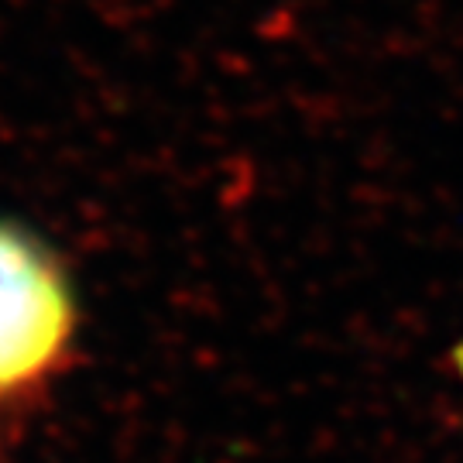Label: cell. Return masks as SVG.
<instances>
[{
  "label": "cell",
  "instance_id": "6da1fadb",
  "mask_svg": "<svg viewBox=\"0 0 463 463\" xmlns=\"http://www.w3.org/2000/svg\"><path fill=\"white\" fill-rule=\"evenodd\" d=\"M76 336V296L55 250L0 220V402L49 381Z\"/></svg>",
  "mask_w": 463,
  "mask_h": 463
},
{
  "label": "cell",
  "instance_id": "7a4b0ae2",
  "mask_svg": "<svg viewBox=\"0 0 463 463\" xmlns=\"http://www.w3.org/2000/svg\"><path fill=\"white\" fill-rule=\"evenodd\" d=\"M453 367H457V374H460V381H463V340L457 344V350H453Z\"/></svg>",
  "mask_w": 463,
  "mask_h": 463
}]
</instances>
